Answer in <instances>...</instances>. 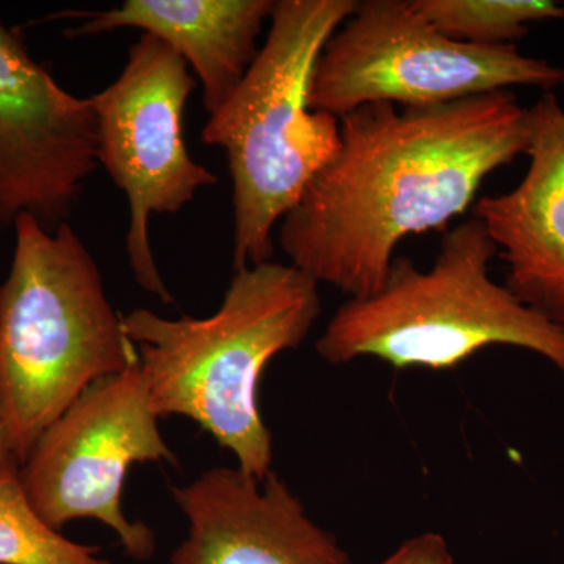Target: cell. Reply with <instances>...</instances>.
I'll list each match as a JSON object with an SVG mask.
<instances>
[{
	"label": "cell",
	"mask_w": 564,
	"mask_h": 564,
	"mask_svg": "<svg viewBox=\"0 0 564 564\" xmlns=\"http://www.w3.org/2000/svg\"><path fill=\"white\" fill-rule=\"evenodd\" d=\"M340 147L280 223L289 263L347 300L383 285L406 237L447 231L484 182L525 155L513 91L432 107L367 104L339 118Z\"/></svg>",
	"instance_id": "1"
},
{
	"label": "cell",
	"mask_w": 564,
	"mask_h": 564,
	"mask_svg": "<svg viewBox=\"0 0 564 564\" xmlns=\"http://www.w3.org/2000/svg\"><path fill=\"white\" fill-rule=\"evenodd\" d=\"M13 225V262L0 285V380L22 464L58 415L93 383L139 361V352L70 226L47 229L28 214Z\"/></svg>",
	"instance_id": "5"
},
{
	"label": "cell",
	"mask_w": 564,
	"mask_h": 564,
	"mask_svg": "<svg viewBox=\"0 0 564 564\" xmlns=\"http://www.w3.org/2000/svg\"><path fill=\"white\" fill-rule=\"evenodd\" d=\"M321 314V284L292 263L269 261L236 272L209 317L166 318L139 307L121 321L155 414L198 423L239 469L263 480L273 470V436L259 384L269 362L299 348Z\"/></svg>",
	"instance_id": "2"
},
{
	"label": "cell",
	"mask_w": 564,
	"mask_h": 564,
	"mask_svg": "<svg viewBox=\"0 0 564 564\" xmlns=\"http://www.w3.org/2000/svg\"><path fill=\"white\" fill-rule=\"evenodd\" d=\"M378 564H455V560L443 534L426 532L404 541Z\"/></svg>",
	"instance_id": "15"
},
{
	"label": "cell",
	"mask_w": 564,
	"mask_h": 564,
	"mask_svg": "<svg viewBox=\"0 0 564 564\" xmlns=\"http://www.w3.org/2000/svg\"><path fill=\"white\" fill-rule=\"evenodd\" d=\"M0 564H110L101 547L52 529L29 500L20 463L0 475Z\"/></svg>",
	"instance_id": "14"
},
{
	"label": "cell",
	"mask_w": 564,
	"mask_h": 564,
	"mask_svg": "<svg viewBox=\"0 0 564 564\" xmlns=\"http://www.w3.org/2000/svg\"><path fill=\"white\" fill-rule=\"evenodd\" d=\"M273 7L274 0H126L113 9L74 13L84 22L69 35L77 39L132 28L155 36L198 77L210 115L254 62Z\"/></svg>",
	"instance_id": "12"
},
{
	"label": "cell",
	"mask_w": 564,
	"mask_h": 564,
	"mask_svg": "<svg viewBox=\"0 0 564 564\" xmlns=\"http://www.w3.org/2000/svg\"><path fill=\"white\" fill-rule=\"evenodd\" d=\"M14 463H20V459L14 454L9 429H7L6 423H0V475L6 473Z\"/></svg>",
	"instance_id": "16"
},
{
	"label": "cell",
	"mask_w": 564,
	"mask_h": 564,
	"mask_svg": "<svg viewBox=\"0 0 564 564\" xmlns=\"http://www.w3.org/2000/svg\"><path fill=\"white\" fill-rule=\"evenodd\" d=\"M564 87V66L514 44L448 39L413 0H361L315 63L310 107L343 118L367 104L432 107L489 93Z\"/></svg>",
	"instance_id": "6"
},
{
	"label": "cell",
	"mask_w": 564,
	"mask_h": 564,
	"mask_svg": "<svg viewBox=\"0 0 564 564\" xmlns=\"http://www.w3.org/2000/svg\"><path fill=\"white\" fill-rule=\"evenodd\" d=\"M0 423H6V393H3L2 380H0Z\"/></svg>",
	"instance_id": "17"
},
{
	"label": "cell",
	"mask_w": 564,
	"mask_h": 564,
	"mask_svg": "<svg viewBox=\"0 0 564 564\" xmlns=\"http://www.w3.org/2000/svg\"><path fill=\"white\" fill-rule=\"evenodd\" d=\"M140 362L96 381L44 430L21 464L22 486L36 513L55 530L95 519L117 534L126 554L148 562L151 527L122 510L132 464H177L163 440Z\"/></svg>",
	"instance_id": "7"
},
{
	"label": "cell",
	"mask_w": 564,
	"mask_h": 564,
	"mask_svg": "<svg viewBox=\"0 0 564 564\" xmlns=\"http://www.w3.org/2000/svg\"><path fill=\"white\" fill-rule=\"evenodd\" d=\"M415 9L448 39L480 46L513 44L530 24L564 21L555 0H413Z\"/></svg>",
	"instance_id": "13"
},
{
	"label": "cell",
	"mask_w": 564,
	"mask_h": 564,
	"mask_svg": "<svg viewBox=\"0 0 564 564\" xmlns=\"http://www.w3.org/2000/svg\"><path fill=\"white\" fill-rule=\"evenodd\" d=\"M98 165L90 98L70 95L0 22V223H65Z\"/></svg>",
	"instance_id": "9"
},
{
	"label": "cell",
	"mask_w": 564,
	"mask_h": 564,
	"mask_svg": "<svg viewBox=\"0 0 564 564\" xmlns=\"http://www.w3.org/2000/svg\"><path fill=\"white\" fill-rule=\"evenodd\" d=\"M196 80L187 63L143 33L109 87L91 96L98 124V163L128 196L126 251L140 288L173 303L150 240L155 214H177L218 177L188 154L182 118Z\"/></svg>",
	"instance_id": "8"
},
{
	"label": "cell",
	"mask_w": 564,
	"mask_h": 564,
	"mask_svg": "<svg viewBox=\"0 0 564 564\" xmlns=\"http://www.w3.org/2000/svg\"><path fill=\"white\" fill-rule=\"evenodd\" d=\"M358 0H274L269 33L202 139L232 180L234 272L273 261V232L340 147V121L310 107L311 77Z\"/></svg>",
	"instance_id": "3"
},
{
	"label": "cell",
	"mask_w": 564,
	"mask_h": 564,
	"mask_svg": "<svg viewBox=\"0 0 564 564\" xmlns=\"http://www.w3.org/2000/svg\"><path fill=\"white\" fill-rule=\"evenodd\" d=\"M484 223L448 228L430 269L408 256L366 299L337 307L315 343L332 366L372 358L397 370H451L491 347L532 351L564 377V329L494 281L497 258Z\"/></svg>",
	"instance_id": "4"
},
{
	"label": "cell",
	"mask_w": 564,
	"mask_h": 564,
	"mask_svg": "<svg viewBox=\"0 0 564 564\" xmlns=\"http://www.w3.org/2000/svg\"><path fill=\"white\" fill-rule=\"evenodd\" d=\"M173 497L188 532L170 564H351L274 470L212 467Z\"/></svg>",
	"instance_id": "10"
},
{
	"label": "cell",
	"mask_w": 564,
	"mask_h": 564,
	"mask_svg": "<svg viewBox=\"0 0 564 564\" xmlns=\"http://www.w3.org/2000/svg\"><path fill=\"white\" fill-rule=\"evenodd\" d=\"M529 166L511 191L481 196L484 223L507 273L505 285L564 329V107L545 91L527 107Z\"/></svg>",
	"instance_id": "11"
}]
</instances>
